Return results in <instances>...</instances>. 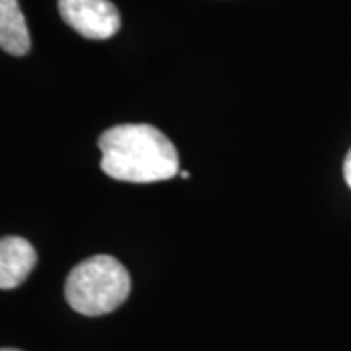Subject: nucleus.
Segmentation results:
<instances>
[{"instance_id": "4", "label": "nucleus", "mask_w": 351, "mask_h": 351, "mask_svg": "<svg viewBox=\"0 0 351 351\" xmlns=\"http://www.w3.org/2000/svg\"><path fill=\"white\" fill-rule=\"evenodd\" d=\"M38 254L22 237L0 239V289H16L34 271Z\"/></svg>"}, {"instance_id": "5", "label": "nucleus", "mask_w": 351, "mask_h": 351, "mask_svg": "<svg viewBox=\"0 0 351 351\" xmlns=\"http://www.w3.org/2000/svg\"><path fill=\"white\" fill-rule=\"evenodd\" d=\"M29 47L32 39L18 0H0V49L22 57Z\"/></svg>"}, {"instance_id": "2", "label": "nucleus", "mask_w": 351, "mask_h": 351, "mask_svg": "<svg viewBox=\"0 0 351 351\" xmlns=\"http://www.w3.org/2000/svg\"><path fill=\"white\" fill-rule=\"evenodd\" d=\"M131 277L123 263L112 256H94L80 262L64 285L66 301L73 311L84 316H104L127 301Z\"/></svg>"}, {"instance_id": "6", "label": "nucleus", "mask_w": 351, "mask_h": 351, "mask_svg": "<svg viewBox=\"0 0 351 351\" xmlns=\"http://www.w3.org/2000/svg\"><path fill=\"white\" fill-rule=\"evenodd\" d=\"M343 178H346L348 186L351 188V149L348 152V156H346V160H343Z\"/></svg>"}, {"instance_id": "8", "label": "nucleus", "mask_w": 351, "mask_h": 351, "mask_svg": "<svg viewBox=\"0 0 351 351\" xmlns=\"http://www.w3.org/2000/svg\"><path fill=\"white\" fill-rule=\"evenodd\" d=\"M0 351H20V350H14V348H2Z\"/></svg>"}, {"instance_id": "7", "label": "nucleus", "mask_w": 351, "mask_h": 351, "mask_svg": "<svg viewBox=\"0 0 351 351\" xmlns=\"http://www.w3.org/2000/svg\"><path fill=\"white\" fill-rule=\"evenodd\" d=\"M180 178H184V180H186V178H189V174L188 172H180Z\"/></svg>"}, {"instance_id": "3", "label": "nucleus", "mask_w": 351, "mask_h": 351, "mask_svg": "<svg viewBox=\"0 0 351 351\" xmlns=\"http://www.w3.org/2000/svg\"><path fill=\"white\" fill-rule=\"evenodd\" d=\"M59 14L86 39H110L117 34L121 18L110 0H59Z\"/></svg>"}, {"instance_id": "1", "label": "nucleus", "mask_w": 351, "mask_h": 351, "mask_svg": "<svg viewBox=\"0 0 351 351\" xmlns=\"http://www.w3.org/2000/svg\"><path fill=\"white\" fill-rule=\"evenodd\" d=\"M101 170L131 184L162 182L180 174L178 152L172 141L147 123H123L101 133Z\"/></svg>"}]
</instances>
